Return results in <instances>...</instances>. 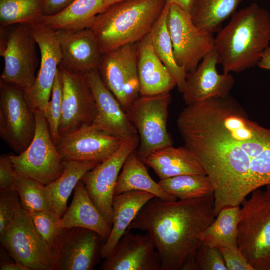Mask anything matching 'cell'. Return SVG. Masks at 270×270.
<instances>
[{"label": "cell", "mask_w": 270, "mask_h": 270, "mask_svg": "<svg viewBox=\"0 0 270 270\" xmlns=\"http://www.w3.org/2000/svg\"><path fill=\"white\" fill-rule=\"evenodd\" d=\"M161 258L150 235L128 230L100 267L101 270H160Z\"/></svg>", "instance_id": "obj_18"}, {"label": "cell", "mask_w": 270, "mask_h": 270, "mask_svg": "<svg viewBox=\"0 0 270 270\" xmlns=\"http://www.w3.org/2000/svg\"><path fill=\"white\" fill-rule=\"evenodd\" d=\"M240 206L222 209L213 222L198 236L204 244L211 247L238 249Z\"/></svg>", "instance_id": "obj_29"}, {"label": "cell", "mask_w": 270, "mask_h": 270, "mask_svg": "<svg viewBox=\"0 0 270 270\" xmlns=\"http://www.w3.org/2000/svg\"><path fill=\"white\" fill-rule=\"evenodd\" d=\"M58 70L62 82L60 137L84 126L92 124L96 108L86 74L66 68L60 64Z\"/></svg>", "instance_id": "obj_16"}, {"label": "cell", "mask_w": 270, "mask_h": 270, "mask_svg": "<svg viewBox=\"0 0 270 270\" xmlns=\"http://www.w3.org/2000/svg\"><path fill=\"white\" fill-rule=\"evenodd\" d=\"M242 0H194L190 15L196 26L214 34L236 12Z\"/></svg>", "instance_id": "obj_30"}, {"label": "cell", "mask_w": 270, "mask_h": 270, "mask_svg": "<svg viewBox=\"0 0 270 270\" xmlns=\"http://www.w3.org/2000/svg\"><path fill=\"white\" fill-rule=\"evenodd\" d=\"M154 198L150 193L141 191H131L114 196L113 224L110 236L102 248V258L110 256L142 208Z\"/></svg>", "instance_id": "obj_24"}, {"label": "cell", "mask_w": 270, "mask_h": 270, "mask_svg": "<svg viewBox=\"0 0 270 270\" xmlns=\"http://www.w3.org/2000/svg\"><path fill=\"white\" fill-rule=\"evenodd\" d=\"M0 241L14 261L28 270H54L52 250L22 205L14 220L0 234Z\"/></svg>", "instance_id": "obj_7"}, {"label": "cell", "mask_w": 270, "mask_h": 270, "mask_svg": "<svg viewBox=\"0 0 270 270\" xmlns=\"http://www.w3.org/2000/svg\"><path fill=\"white\" fill-rule=\"evenodd\" d=\"M34 112L36 130L32 142L22 153L10 156L17 172L47 186L62 175L64 160L52 138L44 114Z\"/></svg>", "instance_id": "obj_8"}, {"label": "cell", "mask_w": 270, "mask_h": 270, "mask_svg": "<svg viewBox=\"0 0 270 270\" xmlns=\"http://www.w3.org/2000/svg\"><path fill=\"white\" fill-rule=\"evenodd\" d=\"M266 188L265 191H264V194L270 202V184L266 186Z\"/></svg>", "instance_id": "obj_47"}, {"label": "cell", "mask_w": 270, "mask_h": 270, "mask_svg": "<svg viewBox=\"0 0 270 270\" xmlns=\"http://www.w3.org/2000/svg\"><path fill=\"white\" fill-rule=\"evenodd\" d=\"M164 191L179 200L200 198L214 194L216 188L207 175L185 174L158 182Z\"/></svg>", "instance_id": "obj_32"}, {"label": "cell", "mask_w": 270, "mask_h": 270, "mask_svg": "<svg viewBox=\"0 0 270 270\" xmlns=\"http://www.w3.org/2000/svg\"><path fill=\"white\" fill-rule=\"evenodd\" d=\"M58 32L62 52L60 64L84 74L98 70L102 54L90 28Z\"/></svg>", "instance_id": "obj_21"}, {"label": "cell", "mask_w": 270, "mask_h": 270, "mask_svg": "<svg viewBox=\"0 0 270 270\" xmlns=\"http://www.w3.org/2000/svg\"><path fill=\"white\" fill-rule=\"evenodd\" d=\"M252 170L259 186H266L270 184V146L254 158Z\"/></svg>", "instance_id": "obj_39"}, {"label": "cell", "mask_w": 270, "mask_h": 270, "mask_svg": "<svg viewBox=\"0 0 270 270\" xmlns=\"http://www.w3.org/2000/svg\"><path fill=\"white\" fill-rule=\"evenodd\" d=\"M20 206L16 190L0 192V234L14 220Z\"/></svg>", "instance_id": "obj_37"}, {"label": "cell", "mask_w": 270, "mask_h": 270, "mask_svg": "<svg viewBox=\"0 0 270 270\" xmlns=\"http://www.w3.org/2000/svg\"><path fill=\"white\" fill-rule=\"evenodd\" d=\"M15 190L28 212L53 210L46 186L16 172Z\"/></svg>", "instance_id": "obj_34"}, {"label": "cell", "mask_w": 270, "mask_h": 270, "mask_svg": "<svg viewBox=\"0 0 270 270\" xmlns=\"http://www.w3.org/2000/svg\"><path fill=\"white\" fill-rule=\"evenodd\" d=\"M136 150L129 155L123 165L115 188L114 196L131 191H141L150 193L164 201L177 200L176 197L164 191L159 183L152 178Z\"/></svg>", "instance_id": "obj_26"}, {"label": "cell", "mask_w": 270, "mask_h": 270, "mask_svg": "<svg viewBox=\"0 0 270 270\" xmlns=\"http://www.w3.org/2000/svg\"><path fill=\"white\" fill-rule=\"evenodd\" d=\"M38 44L28 25L0 27V55L4 60L0 81L24 92L34 84L38 64Z\"/></svg>", "instance_id": "obj_6"}, {"label": "cell", "mask_w": 270, "mask_h": 270, "mask_svg": "<svg viewBox=\"0 0 270 270\" xmlns=\"http://www.w3.org/2000/svg\"><path fill=\"white\" fill-rule=\"evenodd\" d=\"M36 120L24 90L10 84L0 82V135L16 154L30 146L35 135Z\"/></svg>", "instance_id": "obj_10"}, {"label": "cell", "mask_w": 270, "mask_h": 270, "mask_svg": "<svg viewBox=\"0 0 270 270\" xmlns=\"http://www.w3.org/2000/svg\"><path fill=\"white\" fill-rule=\"evenodd\" d=\"M0 270H28L27 268L15 262H1Z\"/></svg>", "instance_id": "obj_44"}, {"label": "cell", "mask_w": 270, "mask_h": 270, "mask_svg": "<svg viewBox=\"0 0 270 270\" xmlns=\"http://www.w3.org/2000/svg\"><path fill=\"white\" fill-rule=\"evenodd\" d=\"M124 0H104V10L110 6Z\"/></svg>", "instance_id": "obj_46"}, {"label": "cell", "mask_w": 270, "mask_h": 270, "mask_svg": "<svg viewBox=\"0 0 270 270\" xmlns=\"http://www.w3.org/2000/svg\"><path fill=\"white\" fill-rule=\"evenodd\" d=\"M28 212L36 228L52 250L60 230L58 224L62 217L54 210Z\"/></svg>", "instance_id": "obj_36"}, {"label": "cell", "mask_w": 270, "mask_h": 270, "mask_svg": "<svg viewBox=\"0 0 270 270\" xmlns=\"http://www.w3.org/2000/svg\"><path fill=\"white\" fill-rule=\"evenodd\" d=\"M170 4L166 2L164 11L150 32L154 50L174 78L180 92H182L188 74L176 63L171 38L167 24V16Z\"/></svg>", "instance_id": "obj_31"}, {"label": "cell", "mask_w": 270, "mask_h": 270, "mask_svg": "<svg viewBox=\"0 0 270 270\" xmlns=\"http://www.w3.org/2000/svg\"><path fill=\"white\" fill-rule=\"evenodd\" d=\"M137 44H127L102 54L98 69L106 88L128 112L140 96Z\"/></svg>", "instance_id": "obj_12"}, {"label": "cell", "mask_w": 270, "mask_h": 270, "mask_svg": "<svg viewBox=\"0 0 270 270\" xmlns=\"http://www.w3.org/2000/svg\"><path fill=\"white\" fill-rule=\"evenodd\" d=\"M28 26L39 48L40 62L36 80L24 94L32 110L45 116L62 61L60 38L58 31L46 26L39 24Z\"/></svg>", "instance_id": "obj_13"}, {"label": "cell", "mask_w": 270, "mask_h": 270, "mask_svg": "<svg viewBox=\"0 0 270 270\" xmlns=\"http://www.w3.org/2000/svg\"><path fill=\"white\" fill-rule=\"evenodd\" d=\"M166 0H124L100 13L88 28L102 54L137 44L152 31Z\"/></svg>", "instance_id": "obj_3"}, {"label": "cell", "mask_w": 270, "mask_h": 270, "mask_svg": "<svg viewBox=\"0 0 270 270\" xmlns=\"http://www.w3.org/2000/svg\"><path fill=\"white\" fill-rule=\"evenodd\" d=\"M140 143L138 135L124 140L119 150L110 158L98 164L82 178L91 200L112 227V201L114 190L123 165Z\"/></svg>", "instance_id": "obj_14"}, {"label": "cell", "mask_w": 270, "mask_h": 270, "mask_svg": "<svg viewBox=\"0 0 270 270\" xmlns=\"http://www.w3.org/2000/svg\"><path fill=\"white\" fill-rule=\"evenodd\" d=\"M219 250L228 270H254L238 248L222 247Z\"/></svg>", "instance_id": "obj_41"}, {"label": "cell", "mask_w": 270, "mask_h": 270, "mask_svg": "<svg viewBox=\"0 0 270 270\" xmlns=\"http://www.w3.org/2000/svg\"><path fill=\"white\" fill-rule=\"evenodd\" d=\"M104 10V0H76L62 12L52 16H42L39 24L56 31L70 32L88 28L96 17Z\"/></svg>", "instance_id": "obj_27"}, {"label": "cell", "mask_w": 270, "mask_h": 270, "mask_svg": "<svg viewBox=\"0 0 270 270\" xmlns=\"http://www.w3.org/2000/svg\"><path fill=\"white\" fill-rule=\"evenodd\" d=\"M166 1L170 4H176L190 12L194 0H166Z\"/></svg>", "instance_id": "obj_45"}, {"label": "cell", "mask_w": 270, "mask_h": 270, "mask_svg": "<svg viewBox=\"0 0 270 270\" xmlns=\"http://www.w3.org/2000/svg\"><path fill=\"white\" fill-rule=\"evenodd\" d=\"M16 174L10 155L2 154L0 156V192L16 190Z\"/></svg>", "instance_id": "obj_40"}, {"label": "cell", "mask_w": 270, "mask_h": 270, "mask_svg": "<svg viewBox=\"0 0 270 270\" xmlns=\"http://www.w3.org/2000/svg\"><path fill=\"white\" fill-rule=\"evenodd\" d=\"M214 194L167 202L154 198L140 210L128 230L149 234L161 258L160 270H198L199 235L214 220Z\"/></svg>", "instance_id": "obj_1"}, {"label": "cell", "mask_w": 270, "mask_h": 270, "mask_svg": "<svg viewBox=\"0 0 270 270\" xmlns=\"http://www.w3.org/2000/svg\"><path fill=\"white\" fill-rule=\"evenodd\" d=\"M86 74L96 108L92 124L123 140L138 135L127 112L104 84L99 70H92Z\"/></svg>", "instance_id": "obj_20"}, {"label": "cell", "mask_w": 270, "mask_h": 270, "mask_svg": "<svg viewBox=\"0 0 270 270\" xmlns=\"http://www.w3.org/2000/svg\"><path fill=\"white\" fill-rule=\"evenodd\" d=\"M196 260L200 270H228L219 248L202 242L196 252Z\"/></svg>", "instance_id": "obj_38"}, {"label": "cell", "mask_w": 270, "mask_h": 270, "mask_svg": "<svg viewBox=\"0 0 270 270\" xmlns=\"http://www.w3.org/2000/svg\"><path fill=\"white\" fill-rule=\"evenodd\" d=\"M123 142L92 124L62 136L56 146L64 160L100 163L112 156Z\"/></svg>", "instance_id": "obj_17"}, {"label": "cell", "mask_w": 270, "mask_h": 270, "mask_svg": "<svg viewBox=\"0 0 270 270\" xmlns=\"http://www.w3.org/2000/svg\"><path fill=\"white\" fill-rule=\"evenodd\" d=\"M170 93L140 96L127 112L140 138L136 153L141 159L154 152L172 146L168 130Z\"/></svg>", "instance_id": "obj_9"}, {"label": "cell", "mask_w": 270, "mask_h": 270, "mask_svg": "<svg viewBox=\"0 0 270 270\" xmlns=\"http://www.w3.org/2000/svg\"><path fill=\"white\" fill-rule=\"evenodd\" d=\"M99 164L96 162L64 160L62 175L46 186L53 210L63 216L68 208V198L78 182Z\"/></svg>", "instance_id": "obj_28"}, {"label": "cell", "mask_w": 270, "mask_h": 270, "mask_svg": "<svg viewBox=\"0 0 270 270\" xmlns=\"http://www.w3.org/2000/svg\"><path fill=\"white\" fill-rule=\"evenodd\" d=\"M240 208L238 246L254 270H270V202L260 188Z\"/></svg>", "instance_id": "obj_5"}, {"label": "cell", "mask_w": 270, "mask_h": 270, "mask_svg": "<svg viewBox=\"0 0 270 270\" xmlns=\"http://www.w3.org/2000/svg\"><path fill=\"white\" fill-rule=\"evenodd\" d=\"M42 16L56 15L68 8L76 0H42Z\"/></svg>", "instance_id": "obj_42"}, {"label": "cell", "mask_w": 270, "mask_h": 270, "mask_svg": "<svg viewBox=\"0 0 270 270\" xmlns=\"http://www.w3.org/2000/svg\"><path fill=\"white\" fill-rule=\"evenodd\" d=\"M176 124L178 131L227 134L242 142L270 139V129L250 120L230 95L186 106L180 114Z\"/></svg>", "instance_id": "obj_4"}, {"label": "cell", "mask_w": 270, "mask_h": 270, "mask_svg": "<svg viewBox=\"0 0 270 270\" xmlns=\"http://www.w3.org/2000/svg\"><path fill=\"white\" fill-rule=\"evenodd\" d=\"M270 14L254 3L234 13L215 38L223 72H241L258 65L270 46Z\"/></svg>", "instance_id": "obj_2"}, {"label": "cell", "mask_w": 270, "mask_h": 270, "mask_svg": "<svg viewBox=\"0 0 270 270\" xmlns=\"http://www.w3.org/2000/svg\"><path fill=\"white\" fill-rule=\"evenodd\" d=\"M219 64V56L214 48L194 71L188 74L182 92L186 106L230 95L234 79L230 74H219L216 68Z\"/></svg>", "instance_id": "obj_19"}, {"label": "cell", "mask_w": 270, "mask_h": 270, "mask_svg": "<svg viewBox=\"0 0 270 270\" xmlns=\"http://www.w3.org/2000/svg\"><path fill=\"white\" fill-rule=\"evenodd\" d=\"M42 16V0H0V27L34 24Z\"/></svg>", "instance_id": "obj_33"}, {"label": "cell", "mask_w": 270, "mask_h": 270, "mask_svg": "<svg viewBox=\"0 0 270 270\" xmlns=\"http://www.w3.org/2000/svg\"><path fill=\"white\" fill-rule=\"evenodd\" d=\"M104 242L96 232L84 228L60 230L52 248L54 270H92L101 258Z\"/></svg>", "instance_id": "obj_15"}, {"label": "cell", "mask_w": 270, "mask_h": 270, "mask_svg": "<svg viewBox=\"0 0 270 270\" xmlns=\"http://www.w3.org/2000/svg\"><path fill=\"white\" fill-rule=\"evenodd\" d=\"M59 229L80 228L97 232L104 243L109 238L112 227L90 197L84 182H78L74 190L70 206L58 224Z\"/></svg>", "instance_id": "obj_23"}, {"label": "cell", "mask_w": 270, "mask_h": 270, "mask_svg": "<svg viewBox=\"0 0 270 270\" xmlns=\"http://www.w3.org/2000/svg\"><path fill=\"white\" fill-rule=\"evenodd\" d=\"M138 72L140 96L170 93L177 86L176 80L156 54L150 33L137 43Z\"/></svg>", "instance_id": "obj_22"}, {"label": "cell", "mask_w": 270, "mask_h": 270, "mask_svg": "<svg viewBox=\"0 0 270 270\" xmlns=\"http://www.w3.org/2000/svg\"><path fill=\"white\" fill-rule=\"evenodd\" d=\"M62 82L59 70L57 72L45 117L52 138L56 145L60 138L59 128L62 114Z\"/></svg>", "instance_id": "obj_35"}, {"label": "cell", "mask_w": 270, "mask_h": 270, "mask_svg": "<svg viewBox=\"0 0 270 270\" xmlns=\"http://www.w3.org/2000/svg\"><path fill=\"white\" fill-rule=\"evenodd\" d=\"M257 66L261 68L270 70V46L264 52Z\"/></svg>", "instance_id": "obj_43"}, {"label": "cell", "mask_w": 270, "mask_h": 270, "mask_svg": "<svg viewBox=\"0 0 270 270\" xmlns=\"http://www.w3.org/2000/svg\"><path fill=\"white\" fill-rule=\"evenodd\" d=\"M141 160L160 180L185 174L206 175L196 157L185 146L166 148Z\"/></svg>", "instance_id": "obj_25"}, {"label": "cell", "mask_w": 270, "mask_h": 270, "mask_svg": "<svg viewBox=\"0 0 270 270\" xmlns=\"http://www.w3.org/2000/svg\"><path fill=\"white\" fill-rule=\"evenodd\" d=\"M167 24L176 63L187 74L193 72L214 48L215 38L196 26L190 12L175 4H170Z\"/></svg>", "instance_id": "obj_11"}]
</instances>
